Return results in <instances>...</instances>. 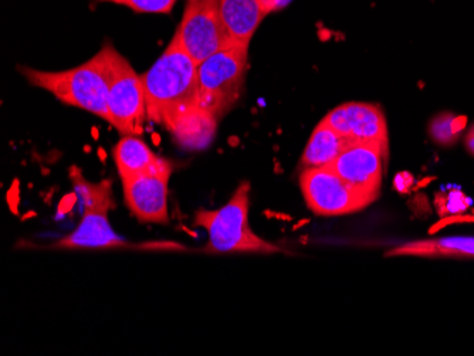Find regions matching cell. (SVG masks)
Returning <instances> with one entry per match:
<instances>
[{"instance_id":"8992f818","label":"cell","mask_w":474,"mask_h":356,"mask_svg":"<svg viewBox=\"0 0 474 356\" xmlns=\"http://www.w3.org/2000/svg\"><path fill=\"white\" fill-rule=\"evenodd\" d=\"M108 60V122L125 135H141L148 119L147 95L142 77L113 44L102 46Z\"/></svg>"},{"instance_id":"d6986e66","label":"cell","mask_w":474,"mask_h":356,"mask_svg":"<svg viewBox=\"0 0 474 356\" xmlns=\"http://www.w3.org/2000/svg\"><path fill=\"white\" fill-rule=\"evenodd\" d=\"M290 1L291 0H259V4L262 7L263 13L268 15V13H274V12L284 9Z\"/></svg>"},{"instance_id":"ac0fdd59","label":"cell","mask_w":474,"mask_h":356,"mask_svg":"<svg viewBox=\"0 0 474 356\" xmlns=\"http://www.w3.org/2000/svg\"><path fill=\"white\" fill-rule=\"evenodd\" d=\"M102 3H114L127 6L136 13H171L178 0H97Z\"/></svg>"},{"instance_id":"30bf717a","label":"cell","mask_w":474,"mask_h":356,"mask_svg":"<svg viewBox=\"0 0 474 356\" xmlns=\"http://www.w3.org/2000/svg\"><path fill=\"white\" fill-rule=\"evenodd\" d=\"M172 170H159L124 179V200L141 223L165 225L168 213V185Z\"/></svg>"},{"instance_id":"ffe728a7","label":"cell","mask_w":474,"mask_h":356,"mask_svg":"<svg viewBox=\"0 0 474 356\" xmlns=\"http://www.w3.org/2000/svg\"><path fill=\"white\" fill-rule=\"evenodd\" d=\"M464 146L469 150V153H472L474 156V124L470 127L467 135L464 136Z\"/></svg>"},{"instance_id":"3957f363","label":"cell","mask_w":474,"mask_h":356,"mask_svg":"<svg viewBox=\"0 0 474 356\" xmlns=\"http://www.w3.org/2000/svg\"><path fill=\"white\" fill-rule=\"evenodd\" d=\"M250 183L242 182L229 202L217 210H197L195 225L206 228L205 253H280V247L259 237L248 225Z\"/></svg>"},{"instance_id":"5b68a950","label":"cell","mask_w":474,"mask_h":356,"mask_svg":"<svg viewBox=\"0 0 474 356\" xmlns=\"http://www.w3.org/2000/svg\"><path fill=\"white\" fill-rule=\"evenodd\" d=\"M247 57L248 47L231 46L197 65L200 110L217 119L237 102L245 85Z\"/></svg>"},{"instance_id":"8fae6325","label":"cell","mask_w":474,"mask_h":356,"mask_svg":"<svg viewBox=\"0 0 474 356\" xmlns=\"http://www.w3.org/2000/svg\"><path fill=\"white\" fill-rule=\"evenodd\" d=\"M329 128L355 144L378 142L388 146L386 119L380 107L368 102H345L322 119Z\"/></svg>"},{"instance_id":"9a60e30c","label":"cell","mask_w":474,"mask_h":356,"mask_svg":"<svg viewBox=\"0 0 474 356\" xmlns=\"http://www.w3.org/2000/svg\"><path fill=\"white\" fill-rule=\"evenodd\" d=\"M355 142L346 136L329 128L324 121H321L315 130L312 131L308 144L300 161V169L328 166L334 162L346 148Z\"/></svg>"},{"instance_id":"e0dca14e","label":"cell","mask_w":474,"mask_h":356,"mask_svg":"<svg viewBox=\"0 0 474 356\" xmlns=\"http://www.w3.org/2000/svg\"><path fill=\"white\" fill-rule=\"evenodd\" d=\"M470 199L460 189H452L447 193L437 192L435 196V207L441 219L450 214H461L470 207Z\"/></svg>"},{"instance_id":"ba28073f","label":"cell","mask_w":474,"mask_h":356,"mask_svg":"<svg viewBox=\"0 0 474 356\" xmlns=\"http://www.w3.org/2000/svg\"><path fill=\"white\" fill-rule=\"evenodd\" d=\"M300 185L307 206L317 216L351 214L371 205L368 199L354 190L329 166L303 169Z\"/></svg>"},{"instance_id":"7c38bea8","label":"cell","mask_w":474,"mask_h":356,"mask_svg":"<svg viewBox=\"0 0 474 356\" xmlns=\"http://www.w3.org/2000/svg\"><path fill=\"white\" fill-rule=\"evenodd\" d=\"M115 165L121 180L151 172L173 170L172 163L159 158L139 135H125L113 149Z\"/></svg>"},{"instance_id":"7a4b0ae2","label":"cell","mask_w":474,"mask_h":356,"mask_svg":"<svg viewBox=\"0 0 474 356\" xmlns=\"http://www.w3.org/2000/svg\"><path fill=\"white\" fill-rule=\"evenodd\" d=\"M19 71L32 85L49 91L61 102L108 122V60L104 47L90 61L66 71H41L29 67H20Z\"/></svg>"},{"instance_id":"2e32d148","label":"cell","mask_w":474,"mask_h":356,"mask_svg":"<svg viewBox=\"0 0 474 356\" xmlns=\"http://www.w3.org/2000/svg\"><path fill=\"white\" fill-rule=\"evenodd\" d=\"M467 125L464 115H455L453 112H441L432 118L429 124L430 138L440 146H453L457 144L461 132Z\"/></svg>"},{"instance_id":"5bb4252c","label":"cell","mask_w":474,"mask_h":356,"mask_svg":"<svg viewBox=\"0 0 474 356\" xmlns=\"http://www.w3.org/2000/svg\"><path fill=\"white\" fill-rule=\"evenodd\" d=\"M220 13L233 44L245 47L265 16L259 0H220Z\"/></svg>"},{"instance_id":"52a82bcc","label":"cell","mask_w":474,"mask_h":356,"mask_svg":"<svg viewBox=\"0 0 474 356\" xmlns=\"http://www.w3.org/2000/svg\"><path fill=\"white\" fill-rule=\"evenodd\" d=\"M173 38L197 65L233 44L220 13V0H188Z\"/></svg>"},{"instance_id":"4fadbf2b","label":"cell","mask_w":474,"mask_h":356,"mask_svg":"<svg viewBox=\"0 0 474 356\" xmlns=\"http://www.w3.org/2000/svg\"><path fill=\"white\" fill-rule=\"evenodd\" d=\"M385 256L474 260V236H449L439 239L413 240L389 250Z\"/></svg>"},{"instance_id":"9c48e42d","label":"cell","mask_w":474,"mask_h":356,"mask_svg":"<svg viewBox=\"0 0 474 356\" xmlns=\"http://www.w3.org/2000/svg\"><path fill=\"white\" fill-rule=\"evenodd\" d=\"M386 153L388 146L378 142L354 144L328 166L372 203L380 193Z\"/></svg>"},{"instance_id":"277c9868","label":"cell","mask_w":474,"mask_h":356,"mask_svg":"<svg viewBox=\"0 0 474 356\" xmlns=\"http://www.w3.org/2000/svg\"><path fill=\"white\" fill-rule=\"evenodd\" d=\"M74 189L82 202V219L77 228L54 244L56 248H121L128 243L119 237L108 222V211L114 207L113 183L102 180L91 183L82 178L80 170L70 173Z\"/></svg>"},{"instance_id":"6da1fadb","label":"cell","mask_w":474,"mask_h":356,"mask_svg":"<svg viewBox=\"0 0 474 356\" xmlns=\"http://www.w3.org/2000/svg\"><path fill=\"white\" fill-rule=\"evenodd\" d=\"M141 77L149 121L173 131L186 116L199 110L197 64L175 38Z\"/></svg>"}]
</instances>
